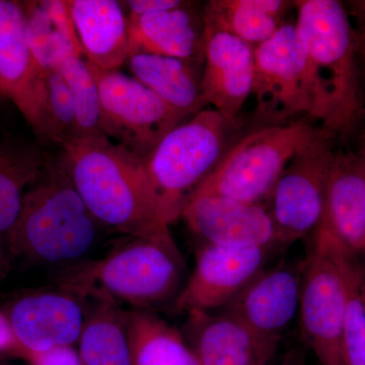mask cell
<instances>
[{"mask_svg":"<svg viewBox=\"0 0 365 365\" xmlns=\"http://www.w3.org/2000/svg\"><path fill=\"white\" fill-rule=\"evenodd\" d=\"M1 240V237H0V278L6 275L9 265L7 255L6 251H4V247H2Z\"/></svg>","mask_w":365,"mask_h":365,"instance_id":"36","label":"cell"},{"mask_svg":"<svg viewBox=\"0 0 365 365\" xmlns=\"http://www.w3.org/2000/svg\"><path fill=\"white\" fill-rule=\"evenodd\" d=\"M0 93L20 110L40 143H46V73L29 44L23 4L14 0H0Z\"/></svg>","mask_w":365,"mask_h":365,"instance_id":"12","label":"cell"},{"mask_svg":"<svg viewBox=\"0 0 365 365\" xmlns=\"http://www.w3.org/2000/svg\"><path fill=\"white\" fill-rule=\"evenodd\" d=\"M193 2L168 11L129 16L131 52L174 57L191 63L203 56L202 16L192 9ZM129 55V56H130Z\"/></svg>","mask_w":365,"mask_h":365,"instance_id":"20","label":"cell"},{"mask_svg":"<svg viewBox=\"0 0 365 365\" xmlns=\"http://www.w3.org/2000/svg\"><path fill=\"white\" fill-rule=\"evenodd\" d=\"M240 126L239 118L204 109L172 129L143 160L168 225L181 217L194 192L235 143Z\"/></svg>","mask_w":365,"mask_h":365,"instance_id":"4","label":"cell"},{"mask_svg":"<svg viewBox=\"0 0 365 365\" xmlns=\"http://www.w3.org/2000/svg\"><path fill=\"white\" fill-rule=\"evenodd\" d=\"M16 351V343L9 322L0 309V356L2 355H14Z\"/></svg>","mask_w":365,"mask_h":365,"instance_id":"33","label":"cell"},{"mask_svg":"<svg viewBox=\"0 0 365 365\" xmlns=\"http://www.w3.org/2000/svg\"><path fill=\"white\" fill-rule=\"evenodd\" d=\"M126 62L134 78L175 109L192 117L207 107L189 62L146 52L133 53Z\"/></svg>","mask_w":365,"mask_h":365,"instance_id":"23","label":"cell"},{"mask_svg":"<svg viewBox=\"0 0 365 365\" xmlns=\"http://www.w3.org/2000/svg\"><path fill=\"white\" fill-rule=\"evenodd\" d=\"M181 217L206 244L269 250L279 246L270 209L262 203L195 197L182 209Z\"/></svg>","mask_w":365,"mask_h":365,"instance_id":"15","label":"cell"},{"mask_svg":"<svg viewBox=\"0 0 365 365\" xmlns=\"http://www.w3.org/2000/svg\"><path fill=\"white\" fill-rule=\"evenodd\" d=\"M294 6L297 33L328 108L324 129L343 137L362 113L354 26L337 0H297Z\"/></svg>","mask_w":365,"mask_h":365,"instance_id":"3","label":"cell"},{"mask_svg":"<svg viewBox=\"0 0 365 365\" xmlns=\"http://www.w3.org/2000/svg\"><path fill=\"white\" fill-rule=\"evenodd\" d=\"M86 297L66 285L19 292L1 309L11 327L16 352L76 346L85 321Z\"/></svg>","mask_w":365,"mask_h":365,"instance_id":"11","label":"cell"},{"mask_svg":"<svg viewBox=\"0 0 365 365\" xmlns=\"http://www.w3.org/2000/svg\"><path fill=\"white\" fill-rule=\"evenodd\" d=\"M57 71L63 76L76 105L74 139L105 135L102 129L100 93L85 55L83 53L67 55L60 60Z\"/></svg>","mask_w":365,"mask_h":365,"instance_id":"27","label":"cell"},{"mask_svg":"<svg viewBox=\"0 0 365 365\" xmlns=\"http://www.w3.org/2000/svg\"><path fill=\"white\" fill-rule=\"evenodd\" d=\"M83 55L103 71H118L131 52L130 20L115 0H66Z\"/></svg>","mask_w":365,"mask_h":365,"instance_id":"18","label":"cell"},{"mask_svg":"<svg viewBox=\"0 0 365 365\" xmlns=\"http://www.w3.org/2000/svg\"><path fill=\"white\" fill-rule=\"evenodd\" d=\"M344 6L350 19L352 18L356 24L354 28L365 33V0L346 1Z\"/></svg>","mask_w":365,"mask_h":365,"instance_id":"34","label":"cell"},{"mask_svg":"<svg viewBox=\"0 0 365 365\" xmlns=\"http://www.w3.org/2000/svg\"><path fill=\"white\" fill-rule=\"evenodd\" d=\"M364 253H365V248L364 249Z\"/></svg>","mask_w":365,"mask_h":365,"instance_id":"41","label":"cell"},{"mask_svg":"<svg viewBox=\"0 0 365 365\" xmlns=\"http://www.w3.org/2000/svg\"><path fill=\"white\" fill-rule=\"evenodd\" d=\"M48 153L40 143L0 138V237L14 227L26 190L39 178Z\"/></svg>","mask_w":365,"mask_h":365,"instance_id":"26","label":"cell"},{"mask_svg":"<svg viewBox=\"0 0 365 365\" xmlns=\"http://www.w3.org/2000/svg\"><path fill=\"white\" fill-rule=\"evenodd\" d=\"M354 31L360 95H361L362 109H364V106L365 105V33L355 28Z\"/></svg>","mask_w":365,"mask_h":365,"instance_id":"32","label":"cell"},{"mask_svg":"<svg viewBox=\"0 0 365 365\" xmlns=\"http://www.w3.org/2000/svg\"><path fill=\"white\" fill-rule=\"evenodd\" d=\"M29 365H85L74 346H56L44 351H21L16 355Z\"/></svg>","mask_w":365,"mask_h":365,"instance_id":"30","label":"cell"},{"mask_svg":"<svg viewBox=\"0 0 365 365\" xmlns=\"http://www.w3.org/2000/svg\"><path fill=\"white\" fill-rule=\"evenodd\" d=\"M357 155H359L360 158H362V160H364V163H365V146L364 148V150H360L359 153H356Z\"/></svg>","mask_w":365,"mask_h":365,"instance_id":"37","label":"cell"},{"mask_svg":"<svg viewBox=\"0 0 365 365\" xmlns=\"http://www.w3.org/2000/svg\"><path fill=\"white\" fill-rule=\"evenodd\" d=\"M346 302L342 330L343 365H365V299L361 272L346 252L342 261Z\"/></svg>","mask_w":365,"mask_h":365,"instance_id":"28","label":"cell"},{"mask_svg":"<svg viewBox=\"0 0 365 365\" xmlns=\"http://www.w3.org/2000/svg\"><path fill=\"white\" fill-rule=\"evenodd\" d=\"M302 271L304 261H282L266 268L223 307L222 313L258 335L280 341L299 314Z\"/></svg>","mask_w":365,"mask_h":365,"instance_id":"14","label":"cell"},{"mask_svg":"<svg viewBox=\"0 0 365 365\" xmlns=\"http://www.w3.org/2000/svg\"><path fill=\"white\" fill-rule=\"evenodd\" d=\"M335 138L324 129L287 165L274 187L269 200L279 246L299 241L314 232L323 220Z\"/></svg>","mask_w":365,"mask_h":365,"instance_id":"10","label":"cell"},{"mask_svg":"<svg viewBox=\"0 0 365 365\" xmlns=\"http://www.w3.org/2000/svg\"><path fill=\"white\" fill-rule=\"evenodd\" d=\"M26 37L36 60L45 73L55 71L60 60L71 53H83L66 0L21 1Z\"/></svg>","mask_w":365,"mask_h":365,"instance_id":"24","label":"cell"},{"mask_svg":"<svg viewBox=\"0 0 365 365\" xmlns=\"http://www.w3.org/2000/svg\"><path fill=\"white\" fill-rule=\"evenodd\" d=\"M182 276L184 263L175 242L128 237L103 258L69 269L60 284L150 309L179 294Z\"/></svg>","mask_w":365,"mask_h":365,"instance_id":"5","label":"cell"},{"mask_svg":"<svg viewBox=\"0 0 365 365\" xmlns=\"http://www.w3.org/2000/svg\"><path fill=\"white\" fill-rule=\"evenodd\" d=\"M4 98L2 97L1 93H0V98Z\"/></svg>","mask_w":365,"mask_h":365,"instance_id":"40","label":"cell"},{"mask_svg":"<svg viewBox=\"0 0 365 365\" xmlns=\"http://www.w3.org/2000/svg\"><path fill=\"white\" fill-rule=\"evenodd\" d=\"M60 148L72 182L103 227L174 242L140 158L106 135L72 139Z\"/></svg>","mask_w":365,"mask_h":365,"instance_id":"1","label":"cell"},{"mask_svg":"<svg viewBox=\"0 0 365 365\" xmlns=\"http://www.w3.org/2000/svg\"><path fill=\"white\" fill-rule=\"evenodd\" d=\"M323 220L346 251L351 255L364 251L365 163L354 151H334Z\"/></svg>","mask_w":365,"mask_h":365,"instance_id":"19","label":"cell"},{"mask_svg":"<svg viewBox=\"0 0 365 365\" xmlns=\"http://www.w3.org/2000/svg\"><path fill=\"white\" fill-rule=\"evenodd\" d=\"M0 365H9V364H2V362H0Z\"/></svg>","mask_w":365,"mask_h":365,"instance_id":"39","label":"cell"},{"mask_svg":"<svg viewBox=\"0 0 365 365\" xmlns=\"http://www.w3.org/2000/svg\"><path fill=\"white\" fill-rule=\"evenodd\" d=\"M187 330L201 365H270L280 343L225 313L189 314Z\"/></svg>","mask_w":365,"mask_h":365,"instance_id":"17","label":"cell"},{"mask_svg":"<svg viewBox=\"0 0 365 365\" xmlns=\"http://www.w3.org/2000/svg\"><path fill=\"white\" fill-rule=\"evenodd\" d=\"M72 182L61 155L48 153L26 190L18 220L4 239L9 254L47 266L81 264L101 228Z\"/></svg>","mask_w":365,"mask_h":365,"instance_id":"2","label":"cell"},{"mask_svg":"<svg viewBox=\"0 0 365 365\" xmlns=\"http://www.w3.org/2000/svg\"><path fill=\"white\" fill-rule=\"evenodd\" d=\"M364 299H365V279L364 281Z\"/></svg>","mask_w":365,"mask_h":365,"instance_id":"38","label":"cell"},{"mask_svg":"<svg viewBox=\"0 0 365 365\" xmlns=\"http://www.w3.org/2000/svg\"><path fill=\"white\" fill-rule=\"evenodd\" d=\"M254 57L257 115L268 125L309 117L324 127L328 108L295 24H283Z\"/></svg>","mask_w":365,"mask_h":365,"instance_id":"7","label":"cell"},{"mask_svg":"<svg viewBox=\"0 0 365 365\" xmlns=\"http://www.w3.org/2000/svg\"><path fill=\"white\" fill-rule=\"evenodd\" d=\"M269 249L206 244L197 251L195 267L174 302L178 314L223 309L266 269Z\"/></svg>","mask_w":365,"mask_h":365,"instance_id":"13","label":"cell"},{"mask_svg":"<svg viewBox=\"0 0 365 365\" xmlns=\"http://www.w3.org/2000/svg\"><path fill=\"white\" fill-rule=\"evenodd\" d=\"M294 6L284 0H209L203 6V29L230 34L255 48L263 44L284 24Z\"/></svg>","mask_w":365,"mask_h":365,"instance_id":"22","label":"cell"},{"mask_svg":"<svg viewBox=\"0 0 365 365\" xmlns=\"http://www.w3.org/2000/svg\"><path fill=\"white\" fill-rule=\"evenodd\" d=\"M131 365H201L178 329L150 309L128 312Z\"/></svg>","mask_w":365,"mask_h":365,"instance_id":"25","label":"cell"},{"mask_svg":"<svg viewBox=\"0 0 365 365\" xmlns=\"http://www.w3.org/2000/svg\"><path fill=\"white\" fill-rule=\"evenodd\" d=\"M78 352L85 365H131L128 312L100 292L85 294Z\"/></svg>","mask_w":365,"mask_h":365,"instance_id":"21","label":"cell"},{"mask_svg":"<svg viewBox=\"0 0 365 365\" xmlns=\"http://www.w3.org/2000/svg\"><path fill=\"white\" fill-rule=\"evenodd\" d=\"M88 64L100 93L103 132L143 162L163 137L190 117L137 79Z\"/></svg>","mask_w":365,"mask_h":365,"instance_id":"9","label":"cell"},{"mask_svg":"<svg viewBox=\"0 0 365 365\" xmlns=\"http://www.w3.org/2000/svg\"><path fill=\"white\" fill-rule=\"evenodd\" d=\"M47 83V139L61 148L76 136V111L73 98L57 69L46 74Z\"/></svg>","mask_w":365,"mask_h":365,"instance_id":"29","label":"cell"},{"mask_svg":"<svg viewBox=\"0 0 365 365\" xmlns=\"http://www.w3.org/2000/svg\"><path fill=\"white\" fill-rule=\"evenodd\" d=\"M185 2L181 0H127L122 1V4L126 11H128V16H138L176 9Z\"/></svg>","mask_w":365,"mask_h":365,"instance_id":"31","label":"cell"},{"mask_svg":"<svg viewBox=\"0 0 365 365\" xmlns=\"http://www.w3.org/2000/svg\"><path fill=\"white\" fill-rule=\"evenodd\" d=\"M314 121L299 118L259 127L240 137L190 199L218 196L263 204L287 165L324 130Z\"/></svg>","mask_w":365,"mask_h":365,"instance_id":"6","label":"cell"},{"mask_svg":"<svg viewBox=\"0 0 365 365\" xmlns=\"http://www.w3.org/2000/svg\"><path fill=\"white\" fill-rule=\"evenodd\" d=\"M314 232L313 250L304 260L300 333L319 364L343 365L346 290L342 261L347 251L324 220Z\"/></svg>","mask_w":365,"mask_h":365,"instance_id":"8","label":"cell"},{"mask_svg":"<svg viewBox=\"0 0 365 365\" xmlns=\"http://www.w3.org/2000/svg\"><path fill=\"white\" fill-rule=\"evenodd\" d=\"M203 58L201 90L206 104L237 119L252 96L254 48L230 34L203 29Z\"/></svg>","mask_w":365,"mask_h":365,"instance_id":"16","label":"cell"},{"mask_svg":"<svg viewBox=\"0 0 365 365\" xmlns=\"http://www.w3.org/2000/svg\"><path fill=\"white\" fill-rule=\"evenodd\" d=\"M280 365H307L306 353L299 347L288 350Z\"/></svg>","mask_w":365,"mask_h":365,"instance_id":"35","label":"cell"}]
</instances>
